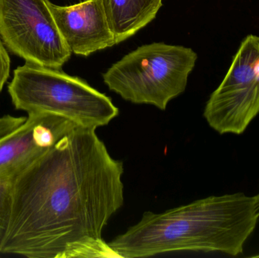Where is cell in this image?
I'll list each match as a JSON object with an SVG mask.
<instances>
[{"mask_svg":"<svg viewBox=\"0 0 259 258\" xmlns=\"http://www.w3.org/2000/svg\"><path fill=\"white\" fill-rule=\"evenodd\" d=\"M123 174L96 129L77 127L12 177L0 254L118 257L102 235L124 204Z\"/></svg>","mask_w":259,"mask_h":258,"instance_id":"cell-1","label":"cell"},{"mask_svg":"<svg viewBox=\"0 0 259 258\" xmlns=\"http://www.w3.org/2000/svg\"><path fill=\"white\" fill-rule=\"evenodd\" d=\"M258 219V195L210 196L163 213L145 212L136 225L109 245L122 258L182 251L237 256Z\"/></svg>","mask_w":259,"mask_h":258,"instance_id":"cell-2","label":"cell"},{"mask_svg":"<svg viewBox=\"0 0 259 258\" xmlns=\"http://www.w3.org/2000/svg\"><path fill=\"white\" fill-rule=\"evenodd\" d=\"M8 92L17 110L55 114L96 130L119 113L109 97L81 79L30 62L14 70Z\"/></svg>","mask_w":259,"mask_h":258,"instance_id":"cell-3","label":"cell"},{"mask_svg":"<svg viewBox=\"0 0 259 258\" xmlns=\"http://www.w3.org/2000/svg\"><path fill=\"white\" fill-rule=\"evenodd\" d=\"M197 54L182 45L153 42L139 47L103 74L110 90L134 104L165 110L187 87Z\"/></svg>","mask_w":259,"mask_h":258,"instance_id":"cell-4","label":"cell"},{"mask_svg":"<svg viewBox=\"0 0 259 258\" xmlns=\"http://www.w3.org/2000/svg\"><path fill=\"white\" fill-rule=\"evenodd\" d=\"M47 1L0 0V38L8 51L26 62L61 69L71 51Z\"/></svg>","mask_w":259,"mask_h":258,"instance_id":"cell-5","label":"cell"},{"mask_svg":"<svg viewBox=\"0 0 259 258\" xmlns=\"http://www.w3.org/2000/svg\"><path fill=\"white\" fill-rule=\"evenodd\" d=\"M259 114V36L249 35L204 110L208 125L220 134L244 133Z\"/></svg>","mask_w":259,"mask_h":258,"instance_id":"cell-6","label":"cell"},{"mask_svg":"<svg viewBox=\"0 0 259 258\" xmlns=\"http://www.w3.org/2000/svg\"><path fill=\"white\" fill-rule=\"evenodd\" d=\"M79 127L61 115L28 114L22 125L0 139V178L13 177Z\"/></svg>","mask_w":259,"mask_h":258,"instance_id":"cell-7","label":"cell"},{"mask_svg":"<svg viewBox=\"0 0 259 258\" xmlns=\"http://www.w3.org/2000/svg\"><path fill=\"white\" fill-rule=\"evenodd\" d=\"M47 6L71 53L89 56L116 44L101 0H84L68 6L48 0Z\"/></svg>","mask_w":259,"mask_h":258,"instance_id":"cell-8","label":"cell"},{"mask_svg":"<svg viewBox=\"0 0 259 258\" xmlns=\"http://www.w3.org/2000/svg\"><path fill=\"white\" fill-rule=\"evenodd\" d=\"M116 44L147 25L156 16L162 0H101Z\"/></svg>","mask_w":259,"mask_h":258,"instance_id":"cell-9","label":"cell"},{"mask_svg":"<svg viewBox=\"0 0 259 258\" xmlns=\"http://www.w3.org/2000/svg\"><path fill=\"white\" fill-rule=\"evenodd\" d=\"M12 177L0 178V247L9 223Z\"/></svg>","mask_w":259,"mask_h":258,"instance_id":"cell-10","label":"cell"},{"mask_svg":"<svg viewBox=\"0 0 259 258\" xmlns=\"http://www.w3.org/2000/svg\"><path fill=\"white\" fill-rule=\"evenodd\" d=\"M11 59L7 48L0 38V92L10 76Z\"/></svg>","mask_w":259,"mask_h":258,"instance_id":"cell-11","label":"cell"},{"mask_svg":"<svg viewBox=\"0 0 259 258\" xmlns=\"http://www.w3.org/2000/svg\"><path fill=\"white\" fill-rule=\"evenodd\" d=\"M26 119L27 117H15L9 115L0 118V139L22 125Z\"/></svg>","mask_w":259,"mask_h":258,"instance_id":"cell-12","label":"cell"},{"mask_svg":"<svg viewBox=\"0 0 259 258\" xmlns=\"http://www.w3.org/2000/svg\"><path fill=\"white\" fill-rule=\"evenodd\" d=\"M258 195V199H259V194H258V195Z\"/></svg>","mask_w":259,"mask_h":258,"instance_id":"cell-13","label":"cell"},{"mask_svg":"<svg viewBox=\"0 0 259 258\" xmlns=\"http://www.w3.org/2000/svg\"><path fill=\"white\" fill-rule=\"evenodd\" d=\"M255 257H259V255H258V256H255Z\"/></svg>","mask_w":259,"mask_h":258,"instance_id":"cell-14","label":"cell"}]
</instances>
